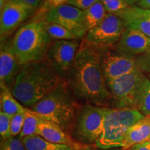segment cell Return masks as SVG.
<instances>
[{
  "mask_svg": "<svg viewBox=\"0 0 150 150\" xmlns=\"http://www.w3.org/2000/svg\"><path fill=\"white\" fill-rule=\"evenodd\" d=\"M64 79L78 100L97 106H111V97L101 65L100 52L83 40Z\"/></svg>",
  "mask_w": 150,
  "mask_h": 150,
  "instance_id": "obj_1",
  "label": "cell"
},
{
  "mask_svg": "<svg viewBox=\"0 0 150 150\" xmlns=\"http://www.w3.org/2000/svg\"><path fill=\"white\" fill-rule=\"evenodd\" d=\"M63 79L45 59L22 66L11 92L25 107L31 108Z\"/></svg>",
  "mask_w": 150,
  "mask_h": 150,
  "instance_id": "obj_2",
  "label": "cell"
},
{
  "mask_svg": "<svg viewBox=\"0 0 150 150\" xmlns=\"http://www.w3.org/2000/svg\"><path fill=\"white\" fill-rule=\"evenodd\" d=\"M82 107L63 79L30 109L42 119L59 125L73 136L76 120Z\"/></svg>",
  "mask_w": 150,
  "mask_h": 150,
  "instance_id": "obj_3",
  "label": "cell"
},
{
  "mask_svg": "<svg viewBox=\"0 0 150 150\" xmlns=\"http://www.w3.org/2000/svg\"><path fill=\"white\" fill-rule=\"evenodd\" d=\"M11 40L21 66L45 59L52 42L42 20H31L18 29Z\"/></svg>",
  "mask_w": 150,
  "mask_h": 150,
  "instance_id": "obj_4",
  "label": "cell"
},
{
  "mask_svg": "<svg viewBox=\"0 0 150 150\" xmlns=\"http://www.w3.org/2000/svg\"><path fill=\"white\" fill-rule=\"evenodd\" d=\"M145 117L139 110L129 108H108L103 134L96 146L99 149L120 148L127 131Z\"/></svg>",
  "mask_w": 150,
  "mask_h": 150,
  "instance_id": "obj_5",
  "label": "cell"
},
{
  "mask_svg": "<svg viewBox=\"0 0 150 150\" xmlns=\"http://www.w3.org/2000/svg\"><path fill=\"white\" fill-rule=\"evenodd\" d=\"M108 107L85 104L81 109L73 133L76 140L88 145L97 143L104 131Z\"/></svg>",
  "mask_w": 150,
  "mask_h": 150,
  "instance_id": "obj_6",
  "label": "cell"
},
{
  "mask_svg": "<svg viewBox=\"0 0 150 150\" xmlns=\"http://www.w3.org/2000/svg\"><path fill=\"white\" fill-rule=\"evenodd\" d=\"M126 29L120 17L107 13L97 27L88 31L83 40L99 52L109 50L115 48Z\"/></svg>",
  "mask_w": 150,
  "mask_h": 150,
  "instance_id": "obj_7",
  "label": "cell"
},
{
  "mask_svg": "<svg viewBox=\"0 0 150 150\" xmlns=\"http://www.w3.org/2000/svg\"><path fill=\"white\" fill-rule=\"evenodd\" d=\"M145 75L135 72L106 81L112 108H136L140 85Z\"/></svg>",
  "mask_w": 150,
  "mask_h": 150,
  "instance_id": "obj_8",
  "label": "cell"
},
{
  "mask_svg": "<svg viewBox=\"0 0 150 150\" xmlns=\"http://www.w3.org/2000/svg\"><path fill=\"white\" fill-rule=\"evenodd\" d=\"M79 40L52 41L45 59L61 78L65 79L76 56Z\"/></svg>",
  "mask_w": 150,
  "mask_h": 150,
  "instance_id": "obj_9",
  "label": "cell"
},
{
  "mask_svg": "<svg viewBox=\"0 0 150 150\" xmlns=\"http://www.w3.org/2000/svg\"><path fill=\"white\" fill-rule=\"evenodd\" d=\"M42 20L60 24L74 33L79 39H83L87 33L83 22V11L68 4L50 11Z\"/></svg>",
  "mask_w": 150,
  "mask_h": 150,
  "instance_id": "obj_10",
  "label": "cell"
},
{
  "mask_svg": "<svg viewBox=\"0 0 150 150\" xmlns=\"http://www.w3.org/2000/svg\"><path fill=\"white\" fill-rule=\"evenodd\" d=\"M99 52L101 65L106 81L135 72H140L136 57L122 55L110 50Z\"/></svg>",
  "mask_w": 150,
  "mask_h": 150,
  "instance_id": "obj_11",
  "label": "cell"
},
{
  "mask_svg": "<svg viewBox=\"0 0 150 150\" xmlns=\"http://www.w3.org/2000/svg\"><path fill=\"white\" fill-rule=\"evenodd\" d=\"M36 9L16 0H11L1 11L0 33L1 42L6 36L34 14Z\"/></svg>",
  "mask_w": 150,
  "mask_h": 150,
  "instance_id": "obj_12",
  "label": "cell"
},
{
  "mask_svg": "<svg viewBox=\"0 0 150 150\" xmlns=\"http://www.w3.org/2000/svg\"><path fill=\"white\" fill-rule=\"evenodd\" d=\"M37 135L54 143L68 146L73 150L92 149V145L82 143L65 132L59 125L42 118L38 127Z\"/></svg>",
  "mask_w": 150,
  "mask_h": 150,
  "instance_id": "obj_13",
  "label": "cell"
},
{
  "mask_svg": "<svg viewBox=\"0 0 150 150\" xmlns=\"http://www.w3.org/2000/svg\"><path fill=\"white\" fill-rule=\"evenodd\" d=\"M150 48V38L136 29L127 28L114 50L125 56L136 57Z\"/></svg>",
  "mask_w": 150,
  "mask_h": 150,
  "instance_id": "obj_14",
  "label": "cell"
},
{
  "mask_svg": "<svg viewBox=\"0 0 150 150\" xmlns=\"http://www.w3.org/2000/svg\"><path fill=\"white\" fill-rule=\"evenodd\" d=\"M22 66L13 49L11 40L4 43L0 52V85L11 91Z\"/></svg>",
  "mask_w": 150,
  "mask_h": 150,
  "instance_id": "obj_15",
  "label": "cell"
},
{
  "mask_svg": "<svg viewBox=\"0 0 150 150\" xmlns=\"http://www.w3.org/2000/svg\"><path fill=\"white\" fill-rule=\"evenodd\" d=\"M128 29H136L150 38V10L130 6L117 14Z\"/></svg>",
  "mask_w": 150,
  "mask_h": 150,
  "instance_id": "obj_16",
  "label": "cell"
},
{
  "mask_svg": "<svg viewBox=\"0 0 150 150\" xmlns=\"http://www.w3.org/2000/svg\"><path fill=\"white\" fill-rule=\"evenodd\" d=\"M149 140H150V115H146L128 129L124 137L120 149L129 150L135 145Z\"/></svg>",
  "mask_w": 150,
  "mask_h": 150,
  "instance_id": "obj_17",
  "label": "cell"
},
{
  "mask_svg": "<svg viewBox=\"0 0 150 150\" xmlns=\"http://www.w3.org/2000/svg\"><path fill=\"white\" fill-rule=\"evenodd\" d=\"M1 86V110L4 113L11 116H13L20 112H25L27 108L22 106L20 102L13 96L12 92L9 88L3 85Z\"/></svg>",
  "mask_w": 150,
  "mask_h": 150,
  "instance_id": "obj_18",
  "label": "cell"
},
{
  "mask_svg": "<svg viewBox=\"0 0 150 150\" xmlns=\"http://www.w3.org/2000/svg\"><path fill=\"white\" fill-rule=\"evenodd\" d=\"M27 150H73L67 145L48 141L38 135L22 138Z\"/></svg>",
  "mask_w": 150,
  "mask_h": 150,
  "instance_id": "obj_19",
  "label": "cell"
},
{
  "mask_svg": "<svg viewBox=\"0 0 150 150\" xmlns=\"http://www.w3.org/2000/svg\"><path fill=\"white\" fill-rule=\"evenodd\" d=\"M107 11L101 1L83 11V22L87 32L97 27L107 15Z\"/></svg>",
  "mask_w": 150,
  "mask_h": 150,
  "instance_id": "obj_20",
  "label": "cell"
},
{
  "mask_svg": "<svg viewBox=\"0 0 150 150\" xmlns=\"http://www.w3.org/2000/svg\"><path fill=\"white\" fill-rule=\"evenodd\" d=\"M136 109L144 115H150V79L145 76L140 85Z\"/></svg>",
  "mask_w": 150,
  "mask_h": 150,
  "instance_id": "obj_21",
  "label": "cell"
},
{
  "mask_svg": "<svg viewBox=\"0 0 150 150\" xmlns=\"http://www.w3.org/2000/svg\"><path fill=\"white\" fill-rule=\"evenodd\" d=\"M45 22V28L52 41L54 40H80L79 38L69 31L68 29L63 26L56 23H50V22Z\"/></svg>",
  "mask_w": 150,
  "mask_h": 150,
  "instance_id": "obj_22",
  "label": "cell"
},
{
  "mask_svg": "<svg viewBox=\"0 0 150 150\" xmlns=\"http://www.w3.org/2000/svg\"><path fill=\"white\" fill-rule=\"evenodd\" d=\"M41 119L42 117L38 115L32 110L27 108V111L25 112L23 128L20 134L19 135V138L22 139L25 137L36 136L38 127Z\"/></svg>",
  "mask_w": 150,
  "mask_h": 150,
  "instance_id": "obj_23",
  "label": "cell"
},
{
  "mask_svg": "<svg viewBox=\"0 0 150 150\" xmlns=\"http://www.w3.org/2000/svg\"><path fill=\"white\" fill-rule=\"evenodd\" d=\"M70 0H44L42 4L38 8L31 20H42L47 13L52 9L68 3Z\"/></svg>",
  "mask_w": 150,
  "mask_h": 150,
  "instance_id": "obj_24",
  "label": "cell"
},
{
  "mask_svg": "<svg viewBox=\"0 0 150 150\" xmlns=\"http://www.w3.org/2000/svg\"><path fill=\"white\" fill-rule=\"evenodd\" d=\"M108 13L117 15L129 6L122 0H100Z\"/></svg>",
  "mask_w": 150,
  "mask_h": 150,
  "instance_id": "obj_25",
  "label": "cell"
},
{
  "mask_svg": "<svg viewBox=\"0 0 150 150\" xmlns=\"http://www.w3.org/2000/svg\"><path fill=\"white\" fill-rule=\"evenodd\" d=\"M25 112H20L11 117V137H16L21 133L23 128Z\"/></svg>",
  "mask_w": 150,
  "mask_h": 150,
  "instance_id": "obj_26",
  "label": "cell"
},
{
  "mask_svg": "<svg viewBox=\"0 0 150 150\" xmlns=\"http://www.w3.org/2000/svg\"><path fill=\"white\" fill-rule=\"evenodd\" d=\"M0 150H27L21 138L11 137L6 140H1Z\"/></svg>",
  "mask_w": 150,
  "mask_h": 150,
  "instance_id": "obj_27",
  "label": "cell"
},
{
  "mask_svg": "<svg viewBox=\"0 0 150 150\" xmlns=\"http://www.w3.org/2000/svg\"><path fill=\"white\" fill-rule=\"evenodd\" d=\"M11 117L0 111V136L1 140H6L11 138Z\"/></svg>",
  "mask_w": 150,
  "mask_h": 150,
  "instance_id": "obj_28",
  "label": "cell"
},
{
  "mask_svg": "<svg viewBox=\"0 0 150 150\" xmlns=\"http://www.w3.org/2000/svg\"><path fill=\"white\" fill-rule=\"evenodd\" d=\"M136 60L140 72L150 74V48L144 54L136 56Z\"/></svg>",
  "mask_w": 150,
  "mask_h": 150,
  "instance_id": "obj_29",
  "label": "cell"
},
{
  "mask_svg": "<svg viewBox=\"0 0 150 150\" xmlns=\"http://www.w3.org/2000/svg\"><path fill=\"white\" fill-rule=\"evenodd\" d=\"M100 0H70L68 4L76 7L81 11H86Z\"/></svg>",
  "mask_w": 150,
  "mask_h": 150,
  "instance_id": "obj_30",
  "label": "cell"
},
{
  "mask_svg": "<svg viewBox=\"0 0 150 150\" xmlns=\"http://www.w3.org/2000/svg\"><path fill=\"white\" fill-rule=\"evenodd\" d=\"M129 150H150V140L135 145Z\"/></svg>",
  "mask_w": 150,
  "mask_h": 150,
  "instance_id": "obj_31",
  "label": "cell"
},
{
  "mask_svg": "<svg viewBox=\"0 0 150 150\" xmlns=\"http://www.w3.org/2000/svg\"><path fill=\"white\" fill-rule=\"evenodd\" d=\"M16 1L25 4L33 7L35 9H37L40 5V0H16Z\"/></svg>",
  "mask_w": 150,
  "mask_h": 150,
  "instance_id": "obj_32",
  "label": "cell"
},
{
  "mask_svg": "<svg viewBox=\"0 0 150 150\" xmlns=\"http://www.w3.org/2000/svg\"><path fill=\"white\" fill-rule=\"evenodd\" d=\"M137 6L140 8L150 10V0H140L139 2L137 4Z\"/></svg>",
  "mask_w": 150,
  "mask_h": 150,
  "instance_id": "obj_33",
  "label": "cell"
},
{
  "mask_svg": "<svg viewBox=\"0 0 150 150\" xmlns=\"http://www.w3.org/2000/svg\"><path fill=\"white\" fill-rule=\"evenodd\" d=\"M125 3H126L129 6H135V4H137L140 0H122Z\"/></svg>",
  "mask_w": 150,
  "mask_h": 150,
  "instance_id": "obj_34",
  "label": "cell"
},
{
  "mask_svg": "<svg viewBox=\"0 0 150 150\" xmlns=\"http://www.w3.org/2000/svg\"><path fill=\"white\" fill-rule=\"evenodd\" d=\"M11 1V0H0V11H2L7 4Z\"/></svg>",
  "mask_w": 150,
  "mask_h": 150,
  "instance_id": "obj_35",
  "label": "cell"
},
{
  "mask_svg": "<svg viewBox=\"0 0 150 150\" xmlns=\"http://www.w3.org/2000/svg\"><path fill=\"white\" fill-rule=\"evenodd\" d=\"M102 150H121V149H116V148H111V149H101Z\"/></svg>",
  "mask_w": 150,
  "mask_h": 150,
  "instance_id": "obj_36",
  "label": "cell"
},
{
  "mask_svg": "<svg viewBox=\"0 0 150 150\" xmlns=\"http://www.w3.org/2000/svg\"><path fill=\"white\" fill-rule=\"evenodd\" d=\"M149 79H150V74H149Z\"/></svg>",
  "mask_w": 150,
  "mask_h": 150,
  "instance_id": "obj_37",
  "label": "cell"
}]
</instances>
